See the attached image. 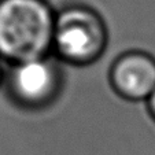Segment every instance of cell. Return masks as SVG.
I'll return each instance as SVG.
<instances>
[{
    "mask_svg": "<svg viewBox=\"0 0 155 155\" xmlns=\"http://www.w3.org/2000/svg\"><path fill=\"white\" fill-rule=\"evenodd\" d=\"M55 21L47 0H0V59L17 63L51 54Z\"/></svg>",
    "mask_w": 155,
    "mask_h": 155,
    "instance_id": "cell-1",
    "label": "cell"
},
{
    "mask_svg": "<svg viewBox=\"0 0 155 155\" xmlns=\"http://www.w3.org/2000/svg\"><path fill=\"white\" fill-rule=\"evenodd\" d=\"M55 11L52 54L56 58L71 64H88L104 54L108 33L99 12L77 3Z\"/></svg>",
    "mask_w": 155,
    "mask_h": 155,
    "instance_id": "cell-2",
    "label": "cell"
},
{
    "mask_svg": "<svg viewBox=\"0 0 155 155\" xmlns=\"http://www.w3.org/2000/svg\"><path fill=\"white\" fill-rule=\"evenodd\" d=\"M63 84L62 62L52 52L17 63H6L4 87L21 106L37 108L51 103Z\"/></svg>",
    "mask_w": 155,
    "mask_h": 155,
    "instance_id": "cell-3",
    "label": "cell"
},
{
    "mask_svg": "<svg viewBox=\"0 0 155 155\" xmlns=\"http://www.w3.org/2000/svg\"><path fill=\"white\" fill-rule=\"evenodd\" d=\"M114 89L129 100H148L155 92V59L143 51L121 54L113 63Z\"/></svg>",
    "mask_w": 155,
    "mask_h": 155,
    "instance_id": "cell-4",
    "label": "cell"
},
{
    "mask_svg": "<svg viewBox=\"0 0 155 155\" xmlns=\"http://www.w3.org/2000/svg\"><path fill=\"white\" fill-rule=\"evenodd\" d=\"M4 77H6V63L0 59V88L4 84Z\"/></svg>",
    "mask_w": 155,
    "mask_h": 155,
    "instance_id": "cell-5",
    "label": "cell"
},
{
    "mask_svg": "<svg viewBox=\"0 0 155 155\" xmlns=\"http://www.w3.org/2000/svg\"><path fill=\"white\" fill-rule=\"evenodd\" d=\"M147 103H148V106H150V110H151L152 115L155 117V92L151 95V97L147 100Z\"/></svg>",
    "mask_w": 155,
    "mask_h": 155,
    "instance_id": "cell-6",
    "label": "cell"
}]
</instances>
